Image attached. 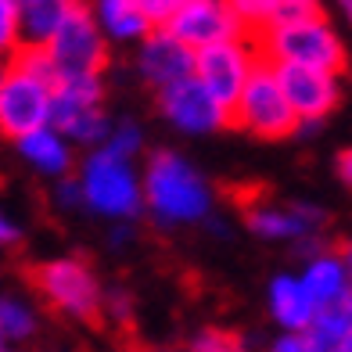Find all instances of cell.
I'll list each match as a JSON object with an SVG mask.
<instances>
[{
  "label": "cell",
  "mask_w": 352,
  "mask_h": 352,
  "mask_svg": "<svg viewBox=\"0 0 352 352\" xmlns=\"http://www.w3.org/2000/svg\"><path fill=\"white\" fill-rule=\"evenodd\" d=\"M248 40L259 61H266V65H302V69L327 72L334 79L349 69L345 43L316 4L298 11L295 19H284L277 25L259 29V33H248Z\"/></svg>",
  "instance_id": "obj_1"
},
{
  "label": "cell",
  "mask_w": 352,
  "mask_h": 352,
  "mask_svg": "<svg viewBox=\"0 0 352 352\" xmlns=\"http://www.w3.org/2000/svg\"><path fill=\"white\" fill-rule=\"evenodd\" d=\"M54 69L40 47H19L0 65V133L22 140L51 119Z\"/></svg>",
  "instance_id": "obj_2"
},
{
  "label": "cell",
  "mask_w": 352,
  "mask_h": 352,
  "mask_svg": "<svg viewBox=\"0 0 352 352\" xmlns=\"http://www.w3.org/2000/svg\"><path fill=\"white\" fill-rule=\"evenodd\" d=\"M140 195L162 223H195L209 212V187L198 176V169L176 151L151 155Z\"/></svg>",
  "instance_id": "obj_3"
},
{
  "label": "cell",
  "mask_w": 352,
  "mask_h": 352,
  "mask_svg": "<svg viewBox=\"0 0 352 352\" xmlns=\"http://www.w3.org/2000/svg\"><path fill=\"white\" fill-rule=\"evenodd\" d=\"M47 61L54 69V83H69V79H101L108 69V40L101 33L94 11L83 4H69L65 19H61L58 33L43 47Z\"/></svg>",
  "instance_id": "obj_4"
},
{
  "label": "cell",
  "mask_w": 352,
  "mask_h": 352,
  "mask_svg": "<svg viewBox=\"0 0 352 352\" xmlns=\"http://www.w3.org/2000/svg\"><path fill=\"white\" fill-rule=\"evenodd\" d=\"M79 195L83 205H90L94 212L116 216V219H130L140 212L144 195H140V180L133 166L126 158L111 155L104 148H98L94 155H87L83 173H79Z\"/></svg>",
  "instance_id": "obj_5"
},
{
  "label": "cell",
  "mask_w": 352,
  "mask_h": 352,
  "mask_svg": "<svg viewBox=\"0 0 352 352\" xmlns=\"http://www.w3.org/2000/svg\"><path fill=\"white\" fill-rule=\"evenodd\" d=\"M29 284L47 298V306L72 320H104L101 313V284L83 259H51L29 270Z\"/></svg>",
  "instance_id": "obj_6"
},
{
  "label": "cell",
  "mask_w": 352,
  "mask_h": 352,
  "mask_svg": "<svg viewBox=\"0 0 352 352\" xmlns=\"http://www.w3.org/2000/svg\"><path fill=\"white\" fill-rule=\"evenodd\" d=\"M227 126H241L245 133L263 137V140H284L298 130L295 111L287 108L284 94L274 79V69H270L266 61H259V65L252 69L241 98L234 101L230 116H227Z\"/></svg>",
  "instance_id": "obj_7"
},
{
  "label": "cell",
  "mask_w": 352,
  "mask_h": 352,
  "mask_svg": "<svg viewBox=\"0 0 352 352\" xmlns=\"http://www.w3.org/2000/svg\"><path fill=\"white\" fill-rule=\"evenodd\" d=\"M104 87L101 79H69L54 83L51 90V126L54 133L76 144H101L108 140V119H104Z\"/></svg>",
  "instance_id": "obj_8"
},
{
  "label": "cell",
  "mask_w": 352,
  "mask_h": 352,
  "mask_svg": "<svg viewBox=\"0 0 352 352\" xmlns=\"http://www.w3.org/2000/svg\"><path fill=\"white\" fill-rule=\"evenodd\" d=\"M255 65H259V54H255L252 40L234 36V40H223V43L195 51V72L190 76H195L198 83L209 90V98L230 116V108L241 98V90H245Z\"/></svg>",
  "instance_id": "obj_9"
},
{
  "label": "cell",
  "mask_w": 352,
  "mask_h": 352,
  "mask_svg": "<svg viewBox=\"0 0 352 352\" xmlns=\"http://www.w3.org/2000/svg\"><path fill=\"white\" fill-rule=\"evenodd\" d=\"M166 33L180 40L187 51H201V47L245 36V29H241V19H237L234 4H216V0H176L169 22H166Z\"/></svg>",
  "instance_id": "obj_10"
},
{
  "label": "cell",
  "mask_w": 352,
  "mask_h": 352,
  "mask_svg": "<svg viewBox=\"0 0 352 352\" xmlns=\"http://www.w3.org/2000/svg\"><path fill=\"white\" fill-rule=\"evenodd\" d=\"M274 69V79L284 94L287 108L295 111L298 122H316L331 116L342 101L338 79L316 69H302V65H270Z\"/></svg>",
  "instance_id": "obj_11"
},
{
  "label": "cell",
  "mask_w": 352,
  "mask_h": 352,
  "mask_svg": "<svg viewBox=\"0 0 352 352\" xmlns=\"http://www.w3.org/2000/svg\"><path fill=\"white\" fill-rule=\"evenodd\" d=\"M158 108H162V116L173 126H180L184 133H212L219 126H227V111L209 98V90H205L195 76L158 90Z\"/></svg>",
  "instance_id": "obj_12"
},
{
  "label": "cell",
  "mask_w": 352,
  "mask_h": 352,
  "mask_svg": "<svg viewBox=\"0 0 352 352\" xmlns=\"http://www.w3.org/2000/svg\"><path fill=\"white\" fill-rule=\"evenodd\" d=\"M137 65H140V76L155 83L158 90H166L173 83H180L195 72V51L169 36L166 29H151L140 43V54H137Z\"/></svg>",
  "instance_id": "obj_13"
},
{
  "label": "cell",
  "mask_w": 352,
  "mask_h": 352,
  "mask_svg": "<svg viewBox=\"0 0 352 352\" xmlns=\"http://www.w3.org/2000/svg\"><path fill=\"white\" fill-rule=\"evenodd\" d=\"M245 219L259 237H302L324 223L316 209H274L263 201L245 205Z\"/></svg>",
  "instance_id": "obj_14"
},
{
  "label": "cell",
  "mask_w": 352,
  "mask_h": 352,
  "mask_svg": "<svg viewBox=\"0 0 352 352\" xmlns=\"http://www.w3.org/2000/svg\"><path fill=\"white\" fill-rule=\"evenodd\" d=\"M298 280H302V287H306V295L313 298L316 309L349 302V295H352V280L345 274V263L338 259V255H331V252L327 255H316Z\"/></svg>",
  "instance_id": "obj_15"
},
{
  "label": "cell",
  "mask_w": 352,
  "mask_h": 352,
  "mask_svg": "<svg viewBox=\"0 0 352 352\" xmlns=\"http://www.w3.org/2000/svg\"><path fill=\"white\" fill-rule=\"evenodd\" d=\"M270 313H274V320L280 327H287V334H306L313 316H316V306L306 295L302 280L274 277V284H270Z\"/></svg>",
  "instance_id": "obj_16"
},
{
  "label": "cell",
  "mask_w": 352,
  "mask_h": 352,
  "mask_svg": "<svg viewBox=\"0 0 352 352\" xmlns=\"http://www.w3.org/2000/svg\"><path fill=\"white\" fill-rule=\"evenodd\" d=\"M14 148H19V155L25 158L33 169L47 173V176H65L72 169V148H69V140L54 133L51 126H43V130L36 133H29L22 140H14Z\"/></svg>",
  "instance_id": "obj_17"
},
{
  "label": "cell",
  "mask_w": 352,
  "mask_h": 352,
  "mask_svg": "<svg viewBox=\"0 0 352 352\" xmlns=\"http://www.w3.org/2000/svg\"><path fill=\"white\" fill-rule=\"evenodd\" d=\"M65 8L61 0H25L19 4V40L22 47H43L51 43V36L58 33L61 19H65Z\"/></svg>",
  "instance_id": "obj_18"
},
{
  "label": "cell",
  "mask_w": 352,
  "mask_h": 352,
  "mask_svg": "<svg viewBox=\"0 0 352 352\" xmlns=\"http://www.w3.org/2000/svg\"><path fill=\"white\" fill-rule=\"evenodd\" d=\"M94 19H98L104 40H144L151 33L148 19H144V11L137 0H104V4H98V11H94Z\"/></svg>",
  "instance_id": "obj_19"
},
{
  "label": "cell",
  "mask_w": 352,
  "mask_h": 352,
  "mask_svg": "<svg viewBox=\"0 0 352 352\" xmlns=\"http://www.w3.org/2000/svg\"><path fill=\"white\" fill-rule=\"evenodd\" d=\"M349 331H352L349 302H338V306L316 309L313 324H309V331H306V338H309L313 352H338V345L345 342Z\"/></svg>",
  "instance_id": "obj_20"
},
{
  "label": "cell",
  "mask_w": 352,
  "mask_h": 352,
  "mask_svg": "<svg viewBox=\"0 0 352 352\" xmlns=\"http://www.w3.org/2000/svg\"><path fill=\"white\" fill-rule=\"evenodd\" d=\"M36 334V313L25 306L22 298H11L4 295L0 298V338L8 342H25Z\"/></svg>",
  "instance_id": "obj_21"
},
{
  "label": "cell",
  "mask_w": 352,
  "mask_h": 352,
  "mask_svg": "<svg viewBox=\"0 0 352 352\" xmlns=\"http://www.w3.org/2000/svg\"><path fill=\"white\" fill-rule=\"evenodd\" d=\"M190 352H248L245 338L237 331H223V327H205L195 334Z\"/></svg>",
  "instance_id": "obj_22"
},
{
  "label": "cell",
  "mask_w": 352,
  "mask_h": 352,
  "mask_svg": "<svg viewBox=\"0 0 352 352\" xmlns=\"http://www.w3.org/2000/svg\"><path fill=\"white\" fill-rule=\"evenodd\" d=\"M22 47L19 40V4L14 0H0V61H8Z\"/></svg>",
  "instance_id": "obj_23"
},
{
  "label": "cell",
  "mask_w": 352,
  "mask_h": 352,
  "mask_svg": "<svg viewBox=\"0 0 352 352\" xmlns=\"http://www.w3.org/2000/svg\"><path fill=\"white\" fill-rule=\"evenodd\" d=\"M140 144H144V137H140L137 126H133V122H122L119 130H108L104 151H111V155H119V158H126V162H130V155L140 151Z\"/></svg>",
  "instance_id": "obj_24"
},
{
  "label": "cell",
  "mask_w": 352,
  "mask_h": 352,
  "mask_svg": "<svg viewBox=\"0 0 352 352\" xmlns=\"http://www.w3.org/2000/svg\"><path fill=\"white\" fill-rule=\"evenodd\" d=\"M270 352H313V345L306 334H284V338H277L270 345Z\"/></svg>",
  "instance_id": "obj_25"
},
{
  "label": "cell",
  "mask_w": 352,
  "mask_h": 352,
  "mask_svg": "<svg viewBox=\"0 0 352 352\" xmlns=\"http://www.w3.org/2000/svg\"><path fill=\"white\" fill-rule=\"evenodd\" d=\"M58 201L65 205V209H76V205H83V195H79V184L76 180H65L58 187Z\"/></svg>",
  "instance_id": "obj_26"
},
{
  "label": "cell",
  "mask_w": 352,
  "mask_h": 352,
  "mask_svg": "<svg viewBox=\"0 0 352 352\" xmlns=\"http://www.w3.org/2000/svg\"><path fill=\"white\" fill-rule=\"evenodd\" d=\"M334 169H338V180L352 187V148L338 151V158H334Z\"/></svg>",
  "instance_id": "obj_27"
},
{
  "label": "cell",
  "mask_w": 352,
  "mask_h": 352,
  "mask_svg": "<svg viewBox=\"0 0 352 352\" xmlns=\"http://www.w3.org/2000/svg\"><path fill=\"white\" fill-rule=\"evenodd\" d=\"M19 241V227H14V223L0 212V248H8V245H14Z\"/></svg>",
  "instance_id": "obj_28"
},
{
  "label": "cell",
  "mask_w": 352,
  "mask_h": 352,
  "mask_svg": "<svg viewBox=\"0 0 352 352\" xmlns=\"http://www.w3.org/2000/svg\"><path fill=\"white\" fill-rule=\"evenodd\" d=\"M338 259L345 263V274H349V280H352V241H349V245L338 252Z\"/></svg>",
  "instance_id": "obj_29"
},
{
  "label": "cell",
  "mask_w": 352,
  "mask_h": 352,
  "mask_svg": "<svg viewBox=\"0 0 352 352\" xmlns=\"http://www.w3.org/2000/svg\"><path fill=\"white\" fill-rule=\"evenodd\" d=\"M338 352H352V331H349V334H345V342H342V345H338Z\"/></svg>",
  "instance_id": "obj_30"
},
{
  "label": "cell",
  "mask_w": 352,
  "mask_h": 352,
  "mask_svg": "<svg viewBox=\"0 0 352 352\" xmlns=\"http://www.w3.org/2000/svg\"><path fill=\"white\" fill-rule=\"evenodd\" d=\"M345 19L352 22V4H345Z\"/></svg>",
  "instance_id": "obj_31"
},
{
  "label": "cell",
  "mask_w": 352,
  "mask_h": 352,
  "mask_svg": "<svg viewBox=\"0 0 352 352\" xmlns=\"http://www.w3.org/2000/svg\"><path fill=\"white\" fill-rule=\"evenodd\" d=\"M349 316H352V295H349Z\"/></svg>",
  "instance_id": "obj_32"
},
{
  "label": "cell",
  "mask_w": 352,
  "mask_h": 352,
  "mask_svg": "<svg viewBox=\"0 0 352 352\" xmlns=\"http://www.w3.org/2000/svg\"><path fill=\"white\" fill-rule=\"evenodd\" d=\"M0 352H8V349H4V338H0Z\"/></svg>",
  "instance_id": "obj_33"
}]
</instances>
